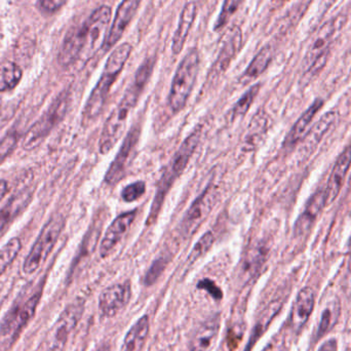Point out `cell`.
<instances>
[{
	"instance_id": "obj_44",
	"label": "cell",
	"mask_w": 351,
	"mask_h": 351,
	"mask_svg": "<svg viewBox=\"0 0 351 351\" xmlns=\"http://www.w3.org/2000/svg\"><path fill=\"white\" fill-rule=\"evenodd\" d=\"M98 351H110V350H109L108 348H100V350H99Z\"/></svg>"
},
{
	"instance_id": "obj_40",
	"label": "cell",
	"mask_w": 351,
	"mask_h": 351,
	"mask_svg": "<svg viewBox=\"0 0 351 351\" xmlns=\"http://www.w3.org/2000/svg\"><path fill=\"white\" fill-rule=\"evenodd\" d=\"M262 351H289L288 339L285 334L280 333L274 336L269 343Z\"/></svg>"
},
{
	"instance_id": "obj_24",
	"label": "cell",
	"mask_w": 351,
	"mask_h": 351,
	"mask_svg": "<svg viewBox=\"0 0 351 351\" xmlns=\"http://www.w3.org/2000/svg\"><path fill=\"white\" fill-rule=\"evenodd\" d=\"M323 106L324 101L322 100V99H317V100L313 103V105L299 117L298 121L295 123L291 131L289 132L284 141L285 146H288L289 147V146L295 145V144L298 143L300 140L303 139L305 134L307 133V129H308L311 121H313L315 115L321 110Z\"/></svg>"
},
{
	"instance_id": "obj_33",
	"label": "cell",
	"mask_w": 351,
	"mask_h": 351,
	"mask_svg": "<svg viewBox=\"0 0 351 351\" xmlns=\"http://www.w3.org/2000/svg\"><path fill=\"white\" fill-rule=\"evenodd\" d=\"M214 243V233H213L212 231H206V232L198 239L197 243L194 245L191 253L188 256V262H189V263H194V262L197 261L199 258H202V256L206 255V254L210 251Z\"/></svg>"
},
{
	"instance_id": "obj_2",
	"label": "cell",
	"mask_w": 351,
	"mask_h": 351,
	"mask_svg": "<svg viewBox=\"0 0 351 351\" xmlns=\"http://www.w3.org/2000/svg\"><path fill=\"white\" fill-rule=\"evenodd\" d=\"M154 66V61L152 59L145 60V62L142 63L136 72L133 84L125 90L121 102L105 121L99 141V150L101 154H108L125 133L130 113L137 104L146 84L149 80Z\"/></svg>"
},
{
	"instance_id": "obj_9",
	"label": "cell",
	"mask_w": 351,
	"mask_h": 351,
	"mask_svg": "<svg viewBox=\"0 0 351 351\" xmlns=\"http://www.w3.org/2000/svg\"><path fill=\"white\" fill-rule=\"evenodd\" d=\"M140 135H141V127L133 125L125 136L119 154L113 160L112 164L109 167L108 171L105 175V182L108 185H114L117 182L123 180L135 156V152L139 143Z\"/></svg>"
},
{
	"instance_id": "obj_5",
	"label": "cell",
	"mask_w": 351,
	"mask_h": 351,
	"mask_svg": "<svg viewBox=\"0 0 351 351\" xmlns=\"http://www.w3.org/2000/svg\"><path fill=\"white\" fill-rule=\"evenodd\" d=\"M198 71L199 53L197 49H191L180 62L171 84L169 104L173 112H179L186 106L195 84Z\"/></svg>"
},
{
	"instance_id": "obj_41",
	"label": "cell",
	"mask_w": 351,
	"mask_h": 351,
	"mask_svg": "<svg viewBox=\"0 0 351 351\" xmlns=\"http://www.w3.org/2000/svg\"><path fill=\"white\" fill-rule=\"evenodd\" d=\"M197 287L198 288L204 289L206 292L210 293L215 299L222 298V292H221L220 289L216 286V284H215L214 282H212L210 280H208V278L200 280V282H198Z\"/></svg>"
},
{
	"instance_id": "obj_42",
	"label": "cell",
	"mask_w": 351,
	"mask_h": 351,
	"mask_svg": "<svg viewBox=\"0 0 351 351\" xmlns=\"http://www.w3.org/2000/svg\"><path fill=\"white\" fill-rule=\"evenodd\" d=\"M319 351H337V341L335 339L328 340L321 346Z\"/></svg>"
},
{
	"instance_id": "obj_1",
	"label": "cell",
	"mask_w": 351,
	"mask_h": 351,
	"mask_svg": "<svg viewBox=\"0 0 351 351\" xmlns=\"http://www.w3.org/2000/svg\"><path fill=\"white\" fill-rule=\"evenodd\" d=\"M110 6L101 5L80 26L70 30L60 49L59 63L68 67L82 58L92 57L102 49L110 29Z\"/></svg>"
},
{
	"instance_id": "obj_36",
	"label": "cell",
	"mask_w": 351,
	"mask_h": 351,
	"mask_svg": "<svg viewBox=\"0 0 351 351\" xmlns=\"http://www.w3.org/2000/svg\"><path fill=\"white\" fill-rule=\"evenodd\" d=\"M167 265H168V259L167 257H160L156 259V261L152 263V267L148 270L147 274L145 276V284L147 286H152L154 282L158 280L160 278V274L164 272L166 269Z\"/></svg>"
},
{
	"instance_id": "obj_15",
	"label": "cell",
	"mask_w": 351,
	"mask_h": 351,
	"mask_svg": "<svg viewBox=\"0 0 351 351\" xmlns=\"http://www.w3.org/2000/svg\"><path fill=\"white\" fill-rule=\"evenodd\" d=\"M131 297L132 289L129 282L112 285L101 293L99 309L104 317H114L129 304Z\"/></svg>"
},
{
	"instance_id": "obj_8",
	"label": "cell",
	"mask_w": 351,
	"mask_h": 351,
	"mask_svg": "<svg viewBox=\"0 0 351 351\" xmlns=\"http://www.w3.org/2000/svg\"><path fill=\"white\" fill-rule=\"evenodd\" d=\"M346 22V16L339 14V16L328 21L319 29L317 34L313 36V41L307 49L306 55H305L304 61H303V69H304L305 73L311 69V66L319 57L328 53V49H329L336 33L341 31Z\"/></svg>"
},
{
	"instance_id": "obj_7",
	"label": "cell",
	"mask_w": 351,
	"mask_h": 351,
	"mask_svg": "<svg viewBox=\"0 0 351 351\" xmlns=\"http://www.w3.org/2000/svg\"><path fill=\"white\" fill-rule=\"evenodd\" d=\"M69 104V94L61 93L41 115L40 119L28 130L23 140V148L27 152L36 148L51 133V130L64 119Z\"/></svg>"
},
{
	"instance_id": "obj_22",
	"label": "cell",
	"mask_w": 351,
	"mask_h": 351,
	"mask_svg": "<svg viewBox=\"0 0 351 351\" xmlns=\"http://www.w3.org/2000/svg\"><path fill=\"white\" fill-rule=\"evenodd\" d=\"M337 121V113L335 111H330L321 117L319 121L305 134L303 137L302 152L306 154L307 158L315 152V148L321 143L326 134L333 127Z\"/></svg>"
},
{
	"instance_id": "obj_28",
	"label": "cell",
	"mask_w": 351,
	"mask_h": 351,
	"mask_svg": "<svg viewBox=\"0 0 351 351\" xmlns=\"http://www.w3.org/2000/svg\"><path fill=\"white\" fill-rule=\"evenodd\" d=\"M23 71L14 62H0V93L14 90L22 80Z\"/></svg>"
},
{
	"instance_id": "obj_16",
	"label": "cell",
	"mask_w": 351,
	"mask_h": 351,
	"mask_svg": "<svg viewBox=\"0 0 351 351\" xmlns=\"http://www.w3.org/2000/svg\"><path fill=\"white\" fill-rule=\"evenodd\" d=\"M137 216V210L123 213L114 219L109 225L103 237L100 245V255L102 258L108 257L112 254L117 245L123 241V237L127 235L131 229L132 224Z\"/></svg>"
},
{
	"instance_id": "obj_12",
	"label": "cell",
	"mask_w": 351,
	"mask_h": 351,
	"mask_svg": "<svg viewBox=\"0 0 351 351\" xmlns=\"http://www.w3.org/2000/svg\"><path fill=\"white\" fill-rule=\"evenodd\" d=\"M217 195L218 192L216 188L214 186H210L202 192V195L194 200L189 210L186 212L181 223L182 233L184 237H190L197 230L198 227L214 208L217 202Z\"/></svg>"
},
{
	"instance_id": "obj_38",
	"label": "cell",
	"mask_w": 351,
	"mask_h": 351,
	"mask_svg": "<svg viewBox=\"0 0 351 351\" xmlns=\"http://www.w3.org/2000/svg\"><path fill=\"white\" fill-rule=\"evenodd\" d=\"M335 323L334 319L333 311L331 308H326L322 315L321 324L319 326V331H317V337H323L327 332L330 331L332 326Z\"/></svg>"
},
{
	"instance_id": "obj_25",
	"label": "cell",
	"mask_w": 351,
	"mask_h": 351,
	"mask_svg": "<svg viewBox=\"0 0 351 351\" xmlns=\"http://www.w3.org/2000/svg\"><path fill=\"white\" fill-rule=\"evenodd\" d=\"M149 330V317L147 315L140 317L125 335L123 351H141L147 340Z\"/></svg>"
},
{
	"instance_id": "obj_31",
	"label": "cell",
	"mask_w": 351,
	"mask_h": 351,
	"mask_svg": "<svg viewBox=\"0 0 351 351\" xmlns=\"http://www.w3.org/2000/svg\"><path fill=\"white\" fill-rule=\"evenodd\" d=\"M259 90L260 84H254V86H252L251 88L239 99V101L235 103L234 107L232 108L231 119H232L233 121L239 119V117H243L247 114L250 107L253 104L254 100H255L256 97H257Z\"/></svg>"
},
{
	"instance_id": "obj_29",
	"label": "cell",
	"mask_w": 351,
	"mask_h": 351,
	"mask_svg": "<svg viewBox=\"0 0 351 351\" xmlns=\"http://www.w3.org/2000/svg\"><path fill=\"white\" fill-rule=\"evenodd\" d=\"M265 260L266 251L263 247H257L247 252V255L243 258V267H241L247 278L251 280L254 276H257L258 272L265 263Z\"/></svg>"
},
{
	"instance_id": "obj_14",
	"label": "cell",
	"mask_w": 351,
	"mask_h": 351,
	"mask_svg": "<svg viewBox=\"0 0 351 351\" xmlns=\"http://www.w3.org/2000/svg\"><path fill=\"white\" fill-rule=\"evenodd\" d=\"M84 301L77 299V300L68 305L63 313L60 315L53 327L51 339H53V348H62L67 341L68 337L75 329L77 324L80 323L82 315H84Z\"/></svg>"
},
{
	"instance_id": "obj_26",
	"label": "cell",
	"mask_w": 351,
	"mask_h": 351,
	"mask_svg": "<svg viewBox=\"0 0 351 351\" xmlns=\"http://www.w3.org/2000/svg\"><path fill=\"white\" fill-rule=\"evenodd\" d=\"M282 305V301L274 300L270 302L269 304L266 306V308L262 311L259 319H257V323L254 326L251 338H250L249 342H247V346L245 351H251L253 346H255L256 342H257V340L259 339V338L263 335L264 332L267 330V327L269 326V324L271 323L272 319L280 313Z\"/></svg>"
},
{
	"instance_id": "obj_35",
	"label": "cell",
	"mask_w": 351,
	"mask_h": 351,
	"mask_svg": "<svg viewBox=\"0 0 351 351\" xmlns=\"http://www.w3.org/2000/svg\"><path fill=\"white\" fill-rule=\"evenodd\" d=\"M146 191V184L143 181H137L130 184L121 191V198L125 202H133L139 199Z\"/></svg>"
},
{
	"instance_id": "obj_10",
	"label": "cell",
	"mask_w": 351,
	"mask_h": 351,
	"mask_svg": "<svg viewBox=\"0 0 351 351\" xmlns=\"http://www.w3.org/2000/svg\"><path fill=\"white\" fill-rule=\"evenodd\" d=\"M243 47V32L239 26L234 25L227 30L223 36L222 45L216 61L208 72V80L210 82L218 80L230 66L231 62L237 58Z\"/></svg>"
},
{
	"instance_id": "obj_39",
	"label": "cell",
	"mask_w": 351,
	"mask_h": 351,
	"mask_svg": "<svg viewBox=\"0 0 351 351\" xmlns=\"http://www.w3.org/2000/svg\"><path fill=\"white\" fill-rule=\"evenodd\" d=\"M66 0H37V8L43 14H51L65 4Z\"/></svg>"
},
{
	"instance_id": "obj_6",
	"label": "cell",
	"mask_w": 351,
	"mask_h": 351,
	"mask_svg": "<svg viewBox=\"0 0 351 351\" xmlns=\"http://www.w3.org/2000/svg\"><path fill=\"white\" fill-rule=\"evenodd\" d=\"M65 227V219L61 214L53 215L43 225L34 245L31 247L23 264L25 274H32L43 265L57 243L62 231Z\"/></svg>"
},
{
	"instance_id": "obj_4",
	"label": "cell",
	"mask_w": 351,
	"mask_h": 351,
	"mask_svg": "<svg viewBox=\"0 0 351 351\" xmlns=\"http://www.w3.org/2000/svg\"><path fill=\"white\" fill-rule=\"evenodd\" d=\"M200 136H202V128L197 127L184 140L179 149L176 152L170 165L167 168L166 172L164 173V175L158 181L156 197H154V204H152V210H150L149 216H148L147 222H146L147 225L154 224L158 219L169 190L171 189L176 180L185 171L190 158H192L194 152L197 148Z\"/></svg>"
},
{
	"instance_id": "obj_13",
	"label": "cell",
	"mask_w": 351,
	"mask_h": 351,
	"mask_svg": "<svg viewBox=\"0 0 351 351\" xmlns=\"http://www.w3.org/2000/svg\"><path fill=\"white\" fill-rule=\"evenodd\" d=\"M142 0H123L117 8V14L113 19L112 25L109 29L108 34L103 45V51H108L121 40L125 29L133 20L141 4Z\"/></svg>"
},
{
	"instance_id": "obj_46",
	"label": "cell",
	"mask_w": 351,
	"mask_h": 351,
	"mask_svg": "<svg viewBox=\"0 0 351 351\" xmlns=\"http://www.w3.org/2000/svg\"><path fill=\"white\" fill-rule=\"evenodd\" d=\"M350 291H351V278H350Z\"/></svg>"
},
{
	"instance_id": "obj_45",
	"label": "cell",
	"mask_w": 351,
	"mask_h": 351,
	"mask_svg": "<svg viewBox=\"0 0 351 351\" xmlns=\"http://www.w3.org/2000/svg\"><path fill=\"white\" fill-rule=\"evenodd\" d=\"M348 247H350V249L351 250V237L350 239V241H348Z\"/></svg>"
},
{
	"instance_id": "obj_11",
	"label": "cell",
	"mask_w": 351,
	"mask_h": 351,
	"mask_svg": "<svg viewBox=\"0 0 351 351\" xmlns=\"http://www.w3.org/2000/svg\"><path fill=\"white\" fill-rule=\"evenodd\" d=\"M40 297V292H36L24 302L16 303L0 323V335L16 337L34 317Z\"/></svg>"
},
{
	"instance_id": "obj_27",
	"label": "cell",
	"mask_w": 351,
	"mask_h": 351,
	"mask_svg": "<svg viewBox=\"0 0 351 351\" xmlns=\"http://www.w3.org/2000/svg\"><path fill=\"white\" fill-rule=\"evenodd\" d=\"M272 57H274V49L270 45H266L252 60L251 63L243 72V80L245 82V80L249 82L261 75L269 66Z\"/></svg>"
},
{
	"instance_id": "obj_37",
	"label": "cell",
	"mask_w": 351,
	"mask_h": 351,
	"mask_svg": "<svg viewBox=\"0 0 351 351\" xmlns=\"http://www.w3.org/2000/svg\"><path fill=\"white\" fill-rule=\"evenodd\" d=\"M16 143H18V137L14 133L8 134L0 140V164L14 152Z\"/></svg>"
},
{
	"instance_id": "obj_21",
	"label": "cell",
	"mask_w": 351,
	"mask_h": 351,
	"mask_svg": "<svg viewBox=\"0 0 351 351\" xmlns=\"http://www.w3.org/2000/svg\"><path fill=\"white\" fill-rule=\"evenodd\" d=\"M31 198H32L31 190H22L10 198L8 204L0 210V237L14 222V219L30 204Z\"/></svg>"
},
{
	"instance_id": "obj_47",
	"label": "cell",
	"mask_w": 351,
	"mask_h": 351,
	"mask_svg": "<svg viewBox=\"0 0 351 351\" xmlns=\"http://www.w3.org/2000/svg\"><path fill=\"white\" fill-rule=\"evenodd\" d=\"M348 351H351V350H348Z\"/></svg>"
},
{
	"instance_id": "obj_32",
	"label": "cell",
	"mask_w": 351,
	"mask_h": 351,
	"mask_svg": "<svg viewBox=\"0 0 351 351\" xmlns=\"http://www.w3.org/2000/svg\"><path fill=\"white\" fill-rule=\"evenodd\" d=\"M266 127H267V119L265 117L259 114L254 117L251 125H249V134L245 139V145L249 148L256 147L260 138L265 134Z\"/></svg>"
},
{
	"instance_id": "obj_20",
	"label": "cell",
	"mask_w": 351,
	"mask_h": 351,
	"mask_svg": "<svg viewBox=\"0 0 351 351\" xmlns=\"http://www.w3.org/2000/svg\"><path fill=\"white\" fill-rule=\"evenodd\" d=\"M220 331L219 315L208 319L196 330L190 343L189 351H210L216 344Z\"/></svg>"
},
{
	"instance_id": "obj_34",
	"label": "cell",
	"mask_w": 351,
	"mask_h": 351,
	"mask_svg": "<svg viewBox=\"0 0 351 351\" xmlns=\"http://www.w3.org/2000/svg\"><path fill=\"white\" fill-rule=\"evenodd\" d=\"M241 1H243V0H224L222 10H221L220 14H219L216 24H215V30H220V29H222L223 27L229 22L231 16L239 10Z\"/></svg>"
},
{
	"instance_id": "obj_18",
	"label": "cell",
	"mask_w": 351,
	"mask_h": 351,
	"mask_svg": "<svg viewBox=\"0 0 351 351\" xmlns=\"http://www.w3.org/2000/svg\"><path fill=\"white\" fill-rule=\"evenodd\" d=\"M315 295L311 287L302 289L297 295L291 313L290 325L294 331H300L308 322L315 308Z\"/></svg>"
},
{
	"instance_id": "obj_23",
	"label": "cell",
	"mask_w": 351,
	"mask_h": 351,
	"mask_svg": "<svg viewBox=\"0 0 351 351\" xmlns=\"http://www.w3.org/2000/svg\"><path fill=\"white\" fill-rule=\"evenodd\" d=\"M196 4L194 2H188L180 14L179 24L173 38L172 51L174 55H179L183 49L186 39L189 35L190 29L193 25L196 16Z\"/></svg>"
},
{
	"instance_id": "obj_43",
	"label": "cell",
	"mask_w": 351,
	"mask_h": 351,
	"mask_svg": "<svg viewBox=\"0 0 351 351\" xmlns=\"http://www.w3.org/2000/svg\"><path fill=\"white\" fill-rule=\"evenodd\" d=\"M8 193V182L5 180H0V200Z\"/></svg>"
},
{
	"instance_id": "obj_3",
	"label": "cell",
	"mask_w": 351,
	"mask_h": 351,
	"mask_svg": "<svg viewBox=\"0 0 351 351\" xmlns=\"http://www.w3.org/2000/svg\"><path fill=\"white\" fill-rule=\"evenodd\" d=\"M132 51H133V47L129 43H123L114 49L109 56L100 80L97 82L96 86L93 88L84 106L82 119L86 123L95 121L102 112L106 105L111 88L123 71Z\"/></svg>"
},
{
	"instance_id": "obj_30",
	"label": "cell",
	"mask_w": 351,
	"mask_h": 351,
	"mask_svg": "<svg viewBox=\"0 0 351 351\" xmlns=\"http://www.w3.org/2000/svg\"><path fill=\"white\" fill-rule=\"evenodd\" d=\"M22 243L18 237H14L0 249V276L10 267V264L20 253Z\"/></svg>"
},
{
	"instance_id": "obj_19",
	"label": "cell",
	"mask_w": 351,
	"mask_h": 351,
	"mask_svg": "<svg viewBox=\"0 0 351 351\" xmlns=\"http://www.w3.org/2000/svg\"><path fill=\"white\" fill-rule=\"evenodd\" d=\"M327 206L325 189L315 192L305 206L302 214L297 219L294 226L295 237H302L313 226L322 210Z\"/></svg>"
},
{
	"instance_id": "obj_17",
	"label": "cell",
	"mask_w": 351,
	"mask_h": 351,
	"mask_svg": "<svg viewBox=\"0 0 351 351\" xmlns=\"http://www.w3.org/2000/svg\"><path fill=\"white\" fill-rule=\"evenodd\" d=\"M351 166V145L346 147L342 154L338 156L334 165L333 170L330 175L327 187L325 189L326 202L327 206L331 204L339 195L342 186L346 181Z\"/></svg>"
}]
</instances>
